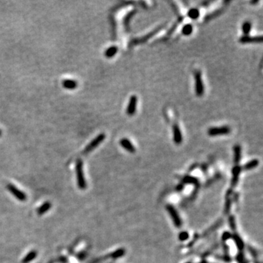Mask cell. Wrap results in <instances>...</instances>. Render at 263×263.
<instances>
[{"label": "cell", "mask_w": 263, "mask_h": 263, "mask_svg": "<svg viewBox=\"0 0 263 263\" xmlns=\"http://www.w3.org/2000/svg\"><path fill=\"white\" fill-rule=\"evenodd\" d=\"M76 175H77V186L79 189H85L86 188V183L85 180L84 173H83V161L81 159H77L76 162Z\"/></svg>", "instance_id": "6da1fadb"}, {"label": "cell", "mask_w": 263, "mask_h": 263, "mask_svg": "<svg viewBox=\"0 0 263 263\" xmlns=\"http://www.w3.org/2000/svg\"><path fill=\"white\" fill-rule=\"evenodd\" d=\"M231 132V128L229 126L215 127L209 128L208 130V134L210 137L219 135H226Z\"/></svg>", "instance_id": "7a4b0ae2"}, {"label": "cell", "mask_w": 263, "mask_h": 263, "mask_svg": "<svg viewBox=\"0 0 263 263\" xmlns=\"http://www.w3.org/2000/svg\"><path fill=\"white\" fill-rule=\"evenodd\" d=\"M166 209H167V212H168V213L171 216V219L173 220L175 226L178 228H180L182 226V220L181 219L178 213L176 210V209L170 204L167 205Z\"/></svg>", "instance_id": "3957f363"}, {"label": "cell", "mask_w": 263, "mask_h": 263, "mask_svg": "<svg viewBox=\"0 0 263 263\" xmlns=\"http://www.w3.org/2000/svg\"><path fill=\"white\" fill-rule=\"evenodd\" d=\"M105 138V134L102 133V134H98L93 140L90 142L89 145L85 148V149L83 150V154H87L90 153L92 151H93L94 149H96L97 147L101 143H102L103 140Z\"/></svg>", "instance_id": "277c9868"}, {"label": "cell", "mask_w": 263, "mask_h": 263, "mask_svg": "<svg viewBox=\"0 0 263 263\" xmlns=\"http://www.w3.org/2000/svg\"><path fill=\"white\" fill-rule=\"evenodd\" d=\"M7 189L19 201L24 202L27 200V196H26V194L22 191H21L20 189H18L16 186H14L12 183H8L7 185Z\"/></svg>", "instance_id": "5b68a950"}, {"label": "cell", "mask_w": 263, "mask_h": 263, "mask_svg": "<svg viewBox=\"0 0 263 263\" xmlns=\"http://www.w3.org/2000/svg\"><path fill=\"white\" fill-rule=\"evenodd\" d=\"M195 93L197 97H202L204 94V86L202 80V75L200 71L197 70L195 73Z\"/></svg>", "instance_id": "8992f818"}, {"label": "cell", "mask_w": 263, "mask_h": 263, "mask_svg": "<svg viewBox=\"0 0 263 263\" xmlns=\"http://www.w3.org/2000/svg\"><path fill=\"white\" fill-rule=\"evenodd\" d=\"M241 171L242 167L239 164H236V165H235L232 167V176L231 183H230L231 189H233V188L235 187L236 185L238 183L239 176H240Z\"/></svg>", "instance_id": "52a82bcc"}, {"label": "cell", "mask_w": 263, "mask_h": 263, "mask_svg": "<svg viewBox=\"0 0 263 263\" xmlns=\"http://www.w3.org/2000/svg\"><path fill=\"white\" fill-rule=\"evenodd\" d=\"M164 26H165V25H164V24L161 25V26H158L157 28H156L155 29H154L152 32H149V34H147L146 35L143 36V37H140V38L135 39V40H134V41H133V43L136 45V44H141V43H146L148 40H149L150 38H151V37H153V36H154L156 33H158L159 31L161 30V29H162V28L164 27Z\"/></svg>", "instance_id": "ba28073f"}, {"label": "cell", "mask_w": 263, "mask_h": 263, "mask_svg": "<svg viewBox=\"0 0 263 263\" xmlns=\"http://www.w3.org/2000/svg\"><path fill=\"white\" fill-rule=\"evenodd\" d=\"M137 97L135 95H132L129 99V103H128L127 107V114L129 116H132L135 113L137 110Z\"/></svg>", "instance_id": "9c48e42d"}, {"label": "cell", "mask_w": 263, "mask_h": 263, "mask_svg": "<svg viewBox=\"0 0 263 263\" xmlns=\"http://www.w3.org/2000/svg\"><path fill=\"white\" fill-rule=\"evenodd\" d=\"M262 36H256V37H250L249 35H243L239 38V43L243 44H247V43H262Z\"/></svg>", "instance_id": "30bf717a"}, {"label": "cell", "mask_w": 263, "mask_h": 263, "mask_svg": "<svg viewBox=\"0 0 263 263\" xmlns=\"http://www.w3.org/2000/svg\"><path fill=\"white\" fill-rule=\"evenodd\" d=\"M173 141L176 144L179 145L183 141V136H182L181 131L177 124H174L173 126Z\"/></svg>", "instance_id": "8fae6325"}, {"label": "cell", "mask_w": 263, "mask_h": 263, "mask_svg": "<svg viewBox=\"0 0 263 263\" xmlns=\"http://www.w3.org/2000/svg\"><path fill=\"white\" fill-rule=\"evenodd\" d=\"M233 193L232 189L230 188V189H228L227 191L226 195H225V213L226 215H228L230 213V209H231L232 206V198L231 195Z\"/></svg>", "instance_id": "7c38bea8"}, {"label": "cell", "mask_w": 263, "mask_h": 263, "mask_svg": "<svg viewBox=\"0 0 263 263\" xmlns=\"http://www.w3.org/2000/svg\"><path fill=\"white\" fill-rule=\"evenodd\" d=\"M120 145L127 151H129V153L134 154L136 151V149L134 148V146H133L132 143H131L130 140L127 138H122L120 140Z\"/></svg>", "instance_id": "4fadbf2b"}, {"label": "cell", "mask_w": 263, "mask_h": 263, "mask_svg": "<svg viewBox=\"0 0 263 263\" xmlns=\"http://www.w3.org/2000/svg\"><path fill=\"white\" fill-rule=\"evenodd\" d=\"M223 223H224L223 219H220V220H219L218 222H216L214 225H212L210 228H208V229L207 230H205V231L203 232V234L202 235V237H208V236H209L210 235H211L213 232H215L216 230L219 229V228L222 225H223Z\"/></svg>", "instance_id": "5bb4252c"}, {"label": "cell", "mask_w": 263, "mask_h": 263, "mask_svg": "<svg viewBox=\"0 0 263 263\" xmlns=\"http://www.w3.org/2000/svg\"><path fill=\"white\" fill-rule=\"evenodd\" d=\"M232 238L233 240H234L236 246H237L239 252H243V249H244L245 248V244L243 239L241 238V237H240L237 233L235 232L234 234L232 235Z\"/></svg>", "instance_id": "9a60e30c"}, {"label": "cell", "mask_w": 263, "mask_h": 263, "mask_svg": "<svg viewBox=\"0 0 263 263\" xmlns=\"http://www.w3.org/2000/svg\"><path fill=\"white\" fill-rule=\"evenodd\" d=\"M233 151H234V160L235 164H238L241 160V146L240 145H235L233 147Z\"/></svg>", "instance_id": "2e32d148"}, {"label": "cell", "mask_w": 263, "mask_h": 263, "mask_svg": "<svg viewBox=\"0 0 263 263\" xmlns=\"http://www.w3.org/2000/svg\"><path fill=\"white\" fill-rule=\"evenodd\" d=\"M181 183H183V184H186V183H187V184H193L195 185V186L200 184L199 180L197 178L190 176H184V177L183 178V179H182Z\"/></svg>", "instance_id": "e0dca14e"}, {"label": "cell", "mask_w": 263, "mask_h": 263, "mask_svg": "<svg viewBox=\"0 0 263 263\" xmlns=\"http://www.w3.org/2000/svg\"><path fill=\"white\" fill-rule=\"evenodd\" d=\"M259 161L257 159H254L252 160L249 161L247 163H246L242 167V170H251L252 169L255 168L259 165Z\"/></svg>", "instance_id": "ac0fdd59"}, {"label": "cell", "mask_w": 263, "mask_h": 263, "mask_svg": "<svg viewBox=\"0 0 263 263\" xmlns=\"http://www.w3.org/2000/svg\"><path fill=\"white\" fill-rule=\"evenodd\" d=\"M62 86L67 89H70L73 90L75 89L77 86V83L74 80H70V79H67V80H63L62 82Z\"/></svg>", "instance_id": "d6986e66"}, {"label": "cell", "mask_w": 263, "mask_h": 263, "mask_svg": "<svg viewBox=\"0 0 263 263\" xmlns=\"http://www.w3.org/2000/svg\"><path fill=\"white\" fill-rule=\"evenodd\" d=\"M51 208V203L50 202H45V203H43L38 209H37V214L41 216L43 215L44 213H45L46 212L50 210V208Z\"/></svg>", "instance_id": "ffe728a7"}, {"label": "cell", "mask_w": 263, "mask_h": 263, "mask_svg": "<svg viewBox=\"0 0 263 263\" xmlns=\"http://www.w3.org/2000/svg\"><path fill=\"white\" fill-rule=\"evenodd\" d=\"M37 256V251H31L30 252L27 254L26 256L24 257L23 259H22L21 262L22 263H29L30 262H32V260H34Z\"/></svg>", "instance_id": "44dd1931"}, {"label": "cell", "mask_w": 263, "mask_h": 263, "mask_svg": "<svg viewBox=\"0 0 263 263\" xmlns=\"http://www.w3.org/2000/svg\"><path fill=\"white\" fill-rule=\"evenodd\" d=\"M125 253H126V251H125V249H123V248H121V249H117V250H116L115 252H113V253L109 254H110V259H119V258H121L122 257H123L124 255L125 254Z\"/></svg>", "instance_id": "7402d4cb"}, {"label": "cell", "mask_w": 263, "mask_h": 263, "mask_svg": "<svg viewBox=\"0 0 263 263\" xmlns=\"http://www.w3.org/2000/svg\"><path fill=\"white\" fill-rule=\"evenodd\" d=\"M118 50H119L118 47H116V46L115 45L111 46V47L108 48L105 50V52H104V56H105L107 58H112L117 53Z\"/></svg>", "instance_id": "603a6c76"}, {"label": "cell", "mask_w": 263, "mask_h": 263, "mask_svg": "<svg viewBox=\"0 0 263 263\" xmlns=\"http://www.w3.org/2000/svg\"><path fill=\"white\" fill-rule=\"evenodd\" d=\"M252 23L249 21H246L243 22V25H242V31L244 35H249V33H250L251 30H252Z\"/></svg>", "instance_id": "cb8c5ba5"}, {"label": "cell", "mask_w": 263, "mask_h": 263, "mask_svg": "<svg viewBox=\"0 0 263 263\" xmlns=\"http://www.w3.org/2000/svg\"><path fill=\"white\" fill-rule=\"evenodd\" d=\"M188 17L190 18L192 20H196L200 16V10L197 8H192L188 11Z\"/></svg>", "instance_id": "d4e9b609"}, {"label": "cell", "mask_w": 263, "mask_h": 263, "mask_svg": "<svg viewBox=\"0 0 263 263\" xmlns=\"http://www.w3.org/2000/svg\"><path fill=\"white\" fill-rule=\"evenodd\" d=\"M219 243H216V244L213 245V246H212L211 247L209 248L207 251H205V252L204 253L202 254L201 257H202V258H203V259H204V258L207 257H208L209 255L213 253V251H215L216 249H217L218 248H219Z\"/></svg>", "instance_id": "484cf974"}, {"label": "cell", "mask_w": 263, "mask_h": 263, "mask_svg": "<svg viewBox=\"0 0 263 263\" xmlns=\"http://www.w3.org/2000/svg\"><path fill=\"white\" fill-rule=\"evenodd\" d=\"M193 32V26L191 24H186L182 28V34L185 36H189Z\"/></svg>", "instance_id": "4316f807"}, {"label": "cell", "mask_w": 263, "mask_h": 263, "mask_svg": "<svg viewBox=\"0 0 263 263\" xmlns=\"http://www.w3.org/2000/svg\"><path fill=\"white\" fill-rule=\"evenodd\" d=\"M228 222H229V225L230 229L232 230V231H233L234 232H236V228H237V225H236V222H235V218L233 215H230L229 216V219H228Z\"/></svg>", "instance_id": "83f0119b"}, {"label": "cell", "mask_w": 263, "mask_h": 263, "mask_svg": "<svg viewBox=\"0 0 263 263\" xmlns=\"http://www.w3.org/2000/svg\"><path fill=\"white\" fill-rule=\"evenodd\" d=\"M216 258L227 263H230L232 261L231 257L229 254H224L223 255H216Z\"/></svg>", "instance_id": "f1b7e54d"}, {"label": "cell", "mask_w": 263, "mask_h": 263, "mask_svg": "<svg viewBox=\"0 0 263 263\" xmlns=\"http://www.w3.org/2000/svg\"><path fill=\"white\" fill-rule=\"evenodd\" d=\"M135 13H136V10L135 11H132L127 15V16H126V17H125L124 21V26H125V27H126L127 29H128V26H129V21H130L131 18L132 17V16H134Z\"/></svg>", "instance_id": "f546056e"}, {"label": "cell", "mask_w": 263, "mask_h": 263, "mask_svg": "<svg viewBox=\"0 0 263 263\" xmlns=\"http://www.w3.org/2000/svg\"><path fill=\"white\" fill-rule=\"evenodd\" d=\"M189 237V233H188L186 231H183L179 233L178 239L179 240H181V241H185V240H188Z\"/></svg>", "instance_id": "4dcf8cb0"}, {"label": "cell", "mask_w": 263, "mask_h": 263, "mask_svg": "<svg viewBox=\"0 0 263 263\" xmlns=\"http://www.w3.org/2000/svg\"><path fill=\"white\" fill-rule=\"evenodd\" d=\"M222 10H217V11H215L214 13H211V14L208 15V16H207L205 17V21H210L211 20L212 18H214L217 17L218 16H219V15L222 13Z\"/></svg>", "instance_id": "1f68e13d"}, {"label": "cell", "mask_w": 263, "mask_h": 263, "mask_svg": "<svg viewBox=\"0 0 263 263\" xmlns=\"http://www.w3.org/2000/svg\"><path fill=\"white\" fill-rule=\"evenodd\" d=\"M200 184L197 185V186H195V189H194V191L192 192L190 197H189V200H190L191 201H194V200H195V198L197 197V194H198L199 192V189H200Z\"/></svg>", "instance_id": "d6a6232c"}, {"label": "cell", "mask_w": 263, "mask_h": 263, "mask_svg": "<svg viewBox=\"0 0 263 263\" xmlns=\"http://www.w3.org/2000/svg\"><path fill=\"white\" fill-rule=\"evenodd\" d=\"M230 238H232V234L228 231L224 232L223 234L222 235V240L223 243H226L228 240Z\"/></svg>", "instance_id": "836d02e7"}, {"label": "cell", "mask_w": 263, "mask_h": 263, "mask_svg": "<svg viewBox=\"0 0 263 263\" xmlns=\"http://www.w3.org/2000/svg\"><path fill=\"white\" fill-rule=\"evenodd\" d=\"M236 260H237V262L238 263H241L243 262V261L246 260V259H245L244 253H243V252H239L238 253H237V256H236Z\"/></svg>", "instance_id": "e575fe53"}, {"label": "cell", "mask_w": 263, "mask_h": 263, "mask_svg": "<svg viewBox=\"0 0 263 263\" xmlns=\"http://www.w3.org/2000/svg\"><path fill=\"white\" fill-rule=\"evenodd\" d=\"M86 255H87V253H86V252H85V251L79 252V253L77 254V259L80 261L84 260L86 257Z\"/></svg>", "instance_id": "d590c367"}, {"label": "cell", "mask_w": 263, "mask_h": 263, "mask_svg": "<svg viewBox=\"0 0 263 263\" xmlns=\"http://www.w3.org/2000/svg\"><path fill=\"white\" fill-rule=\"evenodd\" d=\"M247 248L248 251H249V252L251 254L252 256H253L254 258H257V257H258V253L257 252L256 249H254L253 247H252V246H248Z\"/></svg>", "instance_id": "8d00e7d4"}, {"label": "cell", "mask_w": 263, "mask_h": 263, "mask_svg": "<svg viewBox=\"0 0 263 263\" xmlns=\"http://www.w3.org/2000/svg\"><path fill=\"white\" fill-rule=\"evenodd\" d=\"M198 239H199V235L197 234H195V236H194L193 240H192V241H191L190 243H189V244H188V247H192V246H193V245L195 244V242H196L197 240H198Z\"/></svg>", "instance_id": "74e56055"}, {"label": "cell", "mask_w": 263, "mask_h": 263, "mask_svg": "<svg viewBox=\"0 0 263 263\" xmlns=\"http://www.w3.org/2000/svg\"><path fill=\"white\" fill-rule=\"evenodd\" d=\"M222 245H223V246H222V248H223V251H224V252H225V254H229L230 249H229V246H228V245L226 243H223V242H222Z\"/></svg>", "instance_id": "f35d334b"}, {"label": "cell", "mask_w": 263, "mask_h": 263, "mask_svg": "<svg viewBox=\"0 0 263 263\" xmlns=\"http://www.w3.org/2000/svg\"><path fill=\"white\" fill-rule=\"evenodd\" d=\"M184 189V184L183 183H180L179 184H178L176 187V192H181L183 189Z\"/></svg>", "instance_id": "ab89813d"}, {"label": "cell", "mask_w": 263, "mask_h": 263, "mask_svg": "<svg viewBox=\"0 0 263 263\" xmlns=\"http://www.w3.org/2000/svg\"><path fill=\"white\" fill-rule=\"evenodd\" d=\"M58 261L60 263H68V259L65 256H61L60 257H59Z\"/></svg>", "instance_id": "60d3db41"}, {"label": "cell", "mask_w": 263, "mask_h": 263, "mask_svg": "<svg viewBox=\"0 0 263 263\" xmlns=\"http://www.w3.org/2000/svg\"><path fill=\"white\" fill-rule=\"evenodd\" d=\"M197 167V164H194L192 166V167H190V168H189V172H192V170H195V168H196V167Z\"/></svg>", "instance_id": "b9f144b4"}, {"label": "cell", "mask_w": 263, "mask_h": 263, "mask_svg": "<svg viewBox=\"0 0 263 263\" xmlns=\"http://www.w3.org/2000/svg\"><path fill=\"white\" fill-rule=\"evenodd\" d=\"M202 170H203L204 173H206V172H207V167H206L205 165H203V167H202Z\"/></svg>", "instance_id": "7bdbcfd3"}, {"label": "cell", "mask_w": 263, "mask_h": 263, "mask_svg": "<svg viewBox=\"0 0 263 263\" xmlns=\"http://www.w3.org/2000/svg\"><path fill=\"white\" fill-rule=\"evenodd\" d=\"M199 263H208V262L205 260V259H203V260L200 261V262H199Z\"/></svg>", "instance_id": "ee69618b"}, {"label": "cell", "mask_w": 263, "mask_h": 263, "mask_svg": "<svg viewBox=\"0 0 263 263\" xmlns=\"http://www.w3.org/2000/svg\"><path fill=\"white\" fill-rule=\"evenodd\" d=\"M241 263H248V262H246V260H245V261H243V262H241Z\"/></svg>", "instance_id": "f6af8a7d"}, {"label": "cell", "mask_w": 263, "mask_h": 263, "mask_svg": "<svg viewBox=\"0 0 263 263\" xmlns=\"http://www.w3.org/2000/svg\"><path fill=\"white\" fill-rule=\"evenodd\" d=\"M1 130H0V136H1Z\"/></svg>", "instance_id": "bcb514c9"}, {"label": "cell", "mask_w": 263, "mask_h": 263, "mask_svg": "<svg viewBox=\"0 0 263 263\" xmlns=\"http://www.w3.org/2000/svg\"><path fill=\"white\" fill-rule=\"evenodd\" d=\"M186 263H192V262H186Z\"/></svg>", "instance_id": "7dc6e473"}, {"label": "cell", "mask_w": 263, "mask_h": 263, "mask_svg": "<svg viewBox=\"0 0 263 263\" xmlns=\"http://www.w3.org/2000/svg\"><path fill=\"white\" fill-rule=\"evenodd\" d=\"M110 263H113V262H110Z\"/></svg>", "instance_id": "c3c4849f"}]
</instances>
